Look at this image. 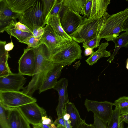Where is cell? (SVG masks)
Here are the masks:
<instances>
[{
    "label": "cell",
    "mask_w": 128,
    "mask_h": 128,
    "mask_svg": "<svg viewBox=\"0 0 128 128\" xmlns=\"http://www.w3.org/2000/svg\"><path fill=\"white\" fill-rule=\"evenodd\" d=\"M33 50L36 60L34 74L28 85L22 91L31 96L36 90L39 89L47 71L53 62L51 60L52 54L45 44H41L33 48Z\"/></svg>",
    "instance_id": "cell-1"
},
{
    "label": "cell",
    "mask_w": 128,
    "mask_h": 128,
    "mask_svg": "<svg viewBox=\"0 0 128 128\" xmlns=\"http://www.w3.org/2000/svg\"><path fill=\"white\" fill-rule=\"evenodd\" d=\"M108 17V14H105L101 18H86L70 36L78 43L90 40L96 36L100 38L102 28Z\"/></svg>",
    "instance_id": "cell-2"
},
{
    "label": "cell",
    "mask_w": 128,
    "mask_h": 128,
    "mask_svg": "<svg viewBox=\"0 0 128 128\" xmlns=\"http://www.w3.org/2000/svg\"><path fill=\"white\" fill-rule=\"evenodd\" d=\"M128 16V8L115 14H109L102 28L100 38H104L108 42L118 36L123 31V24Z\"/></svg>",
    "instance_id": "cell-3"
},
{
    "label": "cell",
    "mask_w": 128,
    "mask_h": 128,
    "mask_svg": "<svg viewBox=\"0 0 128 128\" xmlns=\"http://www.w3.org/2000/svg\"><path fill=\"white\" fill-rule=\"evenodd\" d=\"M82 50L78 43L72 40L62 45L52 55L54 63H63L69 66L82 57Z\"/></svg>",
    "instance_id": "cell-4"
},
{
    "label": "cell",
    "mask_w": 128,
    "mask_h": 128,
    "mask_svg": "<svg viewBox=\"0 0 128 128\" xmlns=\"http://www.w3.org/2000/svg\"><path fill=\"white\" fill-rule=\"evenodd\" d=\"M18 22L25 25L32 32L36 25L44 28V19L42 0H36L34 4L21 14Z\"/></svg>",
    "instance_id": "cell-5"
},
{
    "label": "cell",
    "mask_w": 128,
    "mask_h": 128,
    "mask_svg": "<svg viewBox=\"0 0 128 128\" xmlns=\"http://www.w3.org/2000/svg\"><path fill=\"white\" fill-rule=\"evenodd\" d=\"M36 101L35 98L22 92L0 91V105L5 109L18 108Z\"/></svg>",
    "instance_id": "cell-6"
},
{
    "label": "cell",
    "mask_w": 128,
    "mask_h": 128,
    "mask_svg": "<svg viewBox=\"0 0 128 128\" xmlns=\"http://www.w3.org/2000/svg\"><path fill=\"white\" fill-rule=\"evenodd\" d=\"M58 15L62 28L69 36L86 18L62 4Z\"/></svg>",
    "instance_id": "cell-7"
},
{
    "label": "cell",
    "mask_w": 128,
    "mask_h": 128,
    "mask_svg": "<svg viewBox=\"0 0 128 128\" xmlns=\"http://www.w3.org/2000/svg\"><path fill=\"white\" fill-rule=\"evenodd\" d=\"M84 105L88 112L92 111L104 123L107 124L112 115L114 103L107 101L98 102L86 99Z\"/></svg>",
    "instance_id": "cell-8"
},
{
    "label": "cell",
    "mask_w": 128,
    "mask_h": 128,
    "mask_svg": "<svg viewBox=\"0 0 128 128\" xmlns=\"http://www.w3.org/2000/svg\"><path fill=\"white\" fill-rule=\"evenodd\" d=\"M18 108L30 124L34 126L40 125L42 117L47 116L45 110L36 102L28 104Z\"/></svg>",
    "instance_id": "cell-9"
},
{
    "label": "cell",
    "mask_w": 128,
    "mask_h": 128,
    "mask_svg": "<svg viewBox=\"0 0 128 128\" xmlns=\"http://www.w3.org/2000/svg\"><path fill=\"white\" fill-rule=\"evenodd\" d=\"M110 2V0H86L84 17L89 19L102 18Z\"/></svg>",
    "instance_id": "cell-10"
},
{
    "label": "cell",
    "mask_w": 128,
    "mask_h": 128,
    "mask_svg": "<svg viewBox=\"0 0 128 128\" xmlns=\"http://www.w3.org/2000/svg\"><path fill=\"white\" fill-rule=\"evenodd\" d=\"M67 64L53 62L47 71L44 80L39 89L40 94L47 90L53 88L58 82L61 70Z\"/></svg>",
    "instance_id": "cell-11"
},
{
    "label": "cell",
    "mask_w": 128,
    "mask_h": 128,
    "mask_svg": "<svg viewBox=\"0 0 128 128\" xmlns=\"http://www.w3.org/2000/svg\"><path fill=\"white\" fill-rule=\"evenodd\" d=\"M19 73L22 75L32 76L36 67V60L33 48H29L24 50L18 62Z\"/></svg>",
    "instance_id": "cell-12"
},
{
    "label": "cell",
    "mask_w": 128,
    "mask_h": 128,
    "mask_svg": "<svg viewBox=\"0 0 128 128\" xmlns=\"http://www.w3.org/2000/svg\"><path fill=\"white\" fill-rule=\"evenodd\" d=\"M26 79L19 73L0 77V91H19L23 89Z\"/></svg>",
    "instance_id": "cell-13"
},
{
    "label": "cell",
    "mask_w": 128,
    "mask_h": 128,
    "mask_svg": "<svg viewBox=\"0 0 128 128\" xmlns=\"http://www.w3.org/2000/svg\"><path fill=\"white\" fill-rule=\"evenodd\" d=\"M40 41L42 44H45L48 48L52 55L62 45L68 42L56 34L48 24L44 27V33Z\"/></svg>",
    "instance_id": "cell-14"
},
{
    "label": "cell",
    "mask_w": 128,
    "mask_h": 128,
    "mask_svg": "<svg viewBox=\"0 0 128 128\" xmlns=\"http://www.w3.org/2000/svg\"><path fill=\"white\" fill-rule=\"evenodd\" d=\"M68 80L66 78H62L58 81L53 89L56 90L58 95V102L56 109L58 118H63L66 113V104L69 102L67 86Z\"/></svg>",
    "instance_id": "cell-15"
},
{
    "label": "cell",
    "mask_w": 128,
    "mask_h": 128,
    "mask_svg": "<svg viewBox=\"0 0 128 128\" xmlns=\"http://www.w3.org/2000/svg\"><path fill=\"white\" fill-rule=\"evenodd\" d=\"M5 109L10 128H31L30 123L18 108Z\"/></svg>",
    "instance_id": "cell-16"
},
{
    "label": "cell",
    "mask_w": 128,
    "mask_h": 128,
    "mask_svg": "<svg viewBox=\"0 0 128 128\" xmlns=\"http://www.w3.org/2000/svg\"><path fill=\"white\" fill-rule=\"evenodd\" d=\"M20 16V14L12 10L8 6L6 0H0V32H2L4 28L9 24L12 20L16 22L17 19L19 20Z\"/></svg>",
    "instance_id": "cell-17"
},
{
    "label": "cell",
    "mask_w": 128,
    "mask_h": 128,
    "mask_svg": "<svg viewBox=\"0 0 128 128\" xmlns=\"http://www.w3.org/2000/svg\"><path fill=\"white\" fill-rule=\"evenodd\" d=\"M49 25L54 33L63 39L69 42L73 40L65 32L61 25L58 15L50 16L48 17L46 24Z\"/></svg>",
    "instance_id": "cell-18"
},
{
    "label": "cell",
    "mask_w": 128,
    "mask_h": 128,
    "mask_svg": "<svg viewBox=\"0 0 128 128\" xmlns=\"http://www.w3.org/2000/svg\"><path fill=\"white\" fill-rule=\"evenodd\" d=\"M36 0H6L9 7L13 12L22 14L33 6Z\"/></svg>",
    "instance_id": "cell-19"
},
{
    "label": "cell",
    "mask_w": 128,
    "mask_h": 128,
    "mask_svg": "<svg viewBox=\"0 0 128 128\" xmlns=\"http://www.w3.org/2000/svg\"><path fill=\"white\" fill-rule=\"evenodd\" d=\"M6 44L5 41H0V77L7 76L12 73L8 62V52L4 48Z\"/></svg>",
    "instance_id": "cell-20"
},
{
    "label": "cell",
    "mask_w": 128,
    "mask_h": 128,
    "mask_svg": "<svg viewBox=\"0 0 128 128\" xmlns=\"http://www.w3.org/2000/svg\"><path fill=\"white\" fill-rule=\"evenodd\" d=\"M66 111L70 116L69 120L72 128H78L84 120L81 118L74 104L70 102H68L66 105Z\"/></svg>",
    "instance_id": "cell-21"
},
{
    "label": "cell",
    "mask_w": 128,
    "mask_h": 128,
    "mask_svg": "<svg viewBox=\"0 0 128 128\" xmlns=\"http://www.w3.org/2000/svg\"><path fill=\"white\" fill-rule=\"evenodd\" d=\"M108 45L109 44L107 42L102 43L98 50L94 52L86 60L87 63L90 66H92L96 63L98 60L101 58L110 56L112 55L110 52L106 50Z\"/></svg>",
    "instance_id": "cell-22"
},
{
    "label": "cell",
    "mask_w": 128,
    "mask_h": 128,
    "mask_svg": "<svg viewBox=\"0 0 128 128\" xmlns=\"http://www.w3.org/2000/svg\"><path fill=\"white\" fill-rule=\"evenodd\" d=\"M112 41L114 43L115 46L113 53L107 60L110 63L114 59V56L121 48L125 47L126 48H128V32L122 33L119 36L113 39Z\"/></svg>",
    "instance_id": "cell-23"
},
{
    "label": "cell",
    "mask_w": 128,
    "mask_h": 128,
    "mask_svg": "<svg viewBox=\"0 0 128 128\" xmlns=\"http://www.w3.org/2000/svg\"><path fill=\"white\" fill-rule=\"evenodd\" d=\"M4 31L16 38L19 42L21 43L28 38L33 36L32 33L23 31L17 29L11 22L4 28L2 32Z\"/></svg>",
    "instance_id": "cell-24"
},
{
    "label": "cell",
    "mask_w": 128,
    "mask_h": 128,
    "mask_svg": "<svg viewBox=\"0 0 128 128\" xmlns=\"http://www.w3.org/2000/svg\"><path fill=\"white\" fill-rule=\"evenodd\" d=\"M86 0H63L62 5L84 16Z\"/></svg>",
    "instance_id": "cell-25"
},
{
    "label": "cell",
    "mask_w": 128,
    "mask_h": 128,
    "mask_svg": "<svg viewBox=\"0 0 128 128\" xmlns=\"http://www.w3.org/2000/svg\"><path fill=\"white\" fill-rule=\"evenodd\" d=\"M120 115V109L116 107L108 123L107 128H124V122L121 119Z\"/></svg>",
    "instance_id": "cell-26"
},
{
    "label": "cell",
    "mask_w": 128,
    "mask_h": 128,
    "mask_svg": "<svg viewBox=\"0 0 128 128\" xmlns=\"http://www.w3.org/2000/svg\"><path fill=\"white\" fill-rule=\"evenodd\" d=\"M58 0H42L44 19L46 22L49 14Z\"/></svg>",
    "instance_id": "cell-27"
},
{
    "label": "cell",
    "mask_w": 128,
    "mask_h": 128,
    "mask_svg": "<svg viewBox=\"0 0 128 128\" xmlns=\"http://www.w3.org/2000/svg\"><path fill=\"white\" fill-rule=\"evenodd\" d=\"M0 128H10L7 118L6 110L0 105Z\"/></svg>",
    "instance_id": "cell-28"
},
{
    "label": "cell",
    "mask_w": 128,
    "mask_h": 128,
    "mask_svg": "<svg viewBox=\"0 0 128 128\" xmlns=\"http://www.w3.org/2000/svg\"><path fill=\"white\" fill-rule=\"evenodd\" d=\"M101 39L98 36H96L92 39L82 43V46L84 49L90 48L93 49L96 48L100 46V42Z\"/></svg>",
    "instance_id": "cell-29"
},
{
    "label": "cell",
    "mask_w": 128,
    "mask_h": 128,
    "mask_svg": "<svg viewBox=\"0 0 128 128\" xmlns=\"http://www.w3.org/2000/svg\"><path fill=\"white\" fill-rule=\"evenodd\" d=\"M22 43L27 44L28 47V48H35L42 44L40 40H39L34 36L28 38L23 41Z\"/></svg>",
    "instance_id": "cell-30"
},
{
    "label": "cell",
    "mask_w": 128,
    "mask_h": 128,
    "mask_svg": "<svg viewBox=\"0 0 128 128\" xmlns=\"http://www.w3.org/2000/svg\"><path fill=\"white\" fill-rule=\"evenodd\" d=\"M116 107L121 108L128 106V96L120 97L115 100L114 103Z\"/></svg>",
    "instance_id": "cell-31"
},
{
    "label": "cell",
    "mask_w": 128,
    "mask_h": 128,
    "mask_svg": "<svg viewBox=\"0 0 128 128\" xmlns=\"http://www.w3.org/2000/svg\"><path fill=\"white\" fill-rule=\"evenodd\" d=\"M44 28L35 25L32 32L33 36L40 40L44 34Z\"/></svg>",
    "instance_id": "cell-32"
},
{
    "label": "cell",
    "mask_w": 128,
    "mask_h": 128,
    "mask_svg": "<svg viewBox=\"0 0 128 128\" xmlns=\"http://www.w3.org/2000/svg\"><path fill=\"white\" fill-rule=\"evenodd\" d=\"M63 1V0H58L57 2L54 6L50 11L48 17L50 16L58 15L62 8Z\"/></svg>",
    "instance_id": "cell-33"
},
{
    "label": "cell",
    "mask_w": 128,
    "mask_h": 128,
    "mask_svg": "<svg viewBox=\"0 0 128 128\" xmlns=\"http://www.w3.org/2000/svg\"><path fill=\"white\" fill-rule=\"evenodd\" d=\"M10 22L17 29L23 31L32 33L30 29L26 25L19 22H15L14 20H12Z\"/></svg>",
    "instance_id": "cell-34"
},
{
    "label": "cell",
    "mask_w": 128,
    "mask_h": 128,
    "mask_svg": "<svg viewBox=\"0 0 128 128\" xmlns=\"http://www.w3.org/2000/svg\"><path fill=\"white\" fill-rule=\"evenodd\" d=\"M94 122L93 125L96 128H107L106 124L94 114Z\"/></svg>",
    "instance_id": "cell-35"
},
{
    "label": "cell",
    "mask_w": 128,
    "mask_h": 128,
    "mask_svg": "<svg viewBox=\"0 0 128 128\" xmlns=\"http://www.w3.org/2000/svg\"><path fill=\"white\" fill-rule=\"evenodd\" d=\"M54 123L57 125V128H66L63 118H57Z\"/></svg>",
    "instance_id": "cell-36"
},
{
    "label": "cell",
    "mask_w": 128,
    "mask_h": 128,
    "mask_svg": "<svg viewBox=\"0 0 128 128\" xmlns=\"http://www.w3.org/2000/svg\"><path fill=\"white\" fill-rule=\"evenodd\" d=\"M42 120V124H44L50 126L53 122L52 120L47 116L43 117Z\"/></svg>",
    "instance_id": "cell-37"
},
{
    "label": "cell",
    "mask_w": 128,
    "mask_h": 128,
    "mask_svg": "<svg viewBox=\"0 0 128 128\" xmlns=\"http://www.w3.org/2000/svg\"><path fill=\"white\" fill-rule=\"evenodd\" d=\"M78 128H96L93 124H88L84 120L83 122L80 125Z\"/></svg>",
    "instance_id": "cell-38"
},
{
    "label": "cell",
    "mask_w": 128,
    "mask_h": 128,
    "mask_svg": "<svg viewBox=\"0 0 128 128\" xmlns=\"http://www.w3.org/2000/svg\"><path fill=\"white\" fill-rule=\"evenodd\" d=\"M14 46L12 41L6 44L4 46V48L8 52L12 50Z\"/></svg>",
    "instance_id": "cell-39"
},
{
    "label": "cell",
    "mask_w": 128,
    "mask_h": 128,
    "mask_svg": "<svg viewBox=\"0 0 128 128\" xmlns=\"http://www.w3.org/2000/svg\"><path fill=\"white\" fill-rule=\"evenodd\" d=\"M122 30L128 32V16L124 22L122 26Z\"/></svg>",
    "instance_id": "cell-40"
},
{
    "label": "cell",
    "mask_w": 128,
    "mask_h": 128,
    "mask_svg": "<svg viewBox=\"0 0 128 128\" xmlns=\"http://www.w3.org/2000/svg\"><path fill=\"white\" fill-rule=\"evenodd\" d=\"M94 52L93 49L90 48H88L85 49L84 52V55L86 56H90Z\"/></svg>",
    "instance_id": "cell-41"
},
{
    "label": "cell",
    "mask_w": 128,
    "mask_h": 128,
    "mask_svg": "<svg viewBox=\"0 0 128 128\" xmlns=\"http://www.w3.org/2000/svg\"><path fill=\"white\" fill-rule=\"evenodd\" d=\"M120 117L122 122L128 123V113L121 114Z\"/></svg>",
    "instance_id": "cell-42"
},
{
    "label": "cell",
    "mask_w": 128,
    "mask_h": 128,
    "mask_svg": "<svg viewBox=\"0 0 128 128\" xmlns=\"http://www.w3.org/2000/svg\"><path fill=\"white\" fill-rule=\"evenodd\" d=\"M42 126L43 128H57L56 125L53 122L50 126L44 124H42L40 125Z\"/></svg>",
    "instance_id": "cell-43"
},
{
    "label": "cell",
    "mask_w": 128,
    "mask_h": 128,
    "mask_svg": "<svg viewBox=\"0 0 128 128\" xmlns=\"http://www.w3.org/2000/svg\"><path fill=\"white\" fill-rule=\"evenodd\" d=\"M120 109L121 114L128 113V106Z\"/></svg>",
    "instance_id": "cell-44"
},
{
    "label": "cell",
    "mask_w": 128,
    "mask_h": 128,
    "mask_svg": "<svg viewBox=\"0 0 128 128\" xmlns=\"http://www.w3.org/2000/svg\"><path fill=\"white\" fill-rule=\"evenodd\" d=\"M64 120L65 126L66 128H72L70 124V121L69 120Z\"/></svg>",
    "instance_id": "cell-45"
},
{
    "label": "cell",
    "mask_w": 128,
    "mask_h": 128,
    "mask_svg": "<svg viewBox=\"0 0 128 128\" xmlns=\"http://www.w3.org/2000/svg\"><path fill=\"white\" fill-rule=\"evenodd\" d=\"M33 128H43L40 126H34Z\"/></svg>",
    "instance_id": "cell-46"
},
{
    "label": "cell",
    "mask_w": 128,
    "mask_h": 128,
    "mask_svg": "<svg viewBox=\"0 0 128 128\" xmlns=\"http://www.w3.org/2000/svg\"><path fill=\"white\" fill-rule=\"evenodd\" d=\"M126 69L128 70V58L126 60Z\"/></svg>",
    "instance_id": "cell-47"
},
{
    "label": "cell",
    "mask_w": 128,
    "mask_h": 128,
    "mask_svg": "<svg viewBox=\"0 0 128 128\" xmlns=\"http://www.w3.org/2000/svg\"></svg>",
    "instance_id": "cell-48"
}]
</instances>
